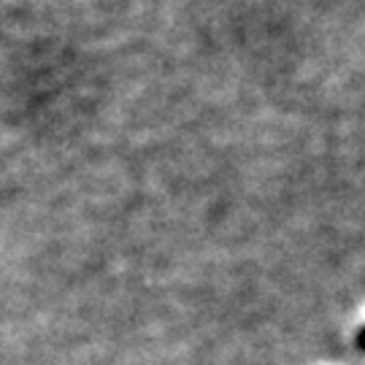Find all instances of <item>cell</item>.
<instances>
[{
  "label": "cell",
  "mask_w": 365,
  "mask_h": 365,
  "mask_svg": "<svg viewBox=\"0 0 365 365\" xmlns=\"http://www.w3.org/2000/svg\"><path fill=\"white\" fill-rule=\"evenodd\" d=\"M354 346H357L360 352H365V325L357 330V336H354Z\"/></svg>",
  "instance_id": "6da1fadb"
}]
</instances>
